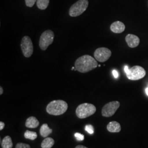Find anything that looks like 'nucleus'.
<instances>
[{
    "label": "nucleus",
    "mask_w": 148,
    "mask_h": 148,
    "mask_svg": "<svg viewBox=\"0 0 148 148\" xmlns=\"http://www.w3.org/2000/svg\"><path fill=\"white\" fill-rule=\"evenodd\" d=\"M98 63L95 59L89 55H84L76 59L75 63V68L81 73H88L95 69Z\"/></svg>",
    "instance_id": "nucleus-1"
},
{
    "label": "nucleus",
    "mask_w": 148,
    "mask_h": 148,
    "mask_svg": "<svg viewBox=\"0 0 148 148\" xmlns=\"http://www.w3.org/2000/svg\"><path fill=\"white\" fill-rule=\"evenodd\" d=\"M68 108L66 102L62 100L51 101L46 107V111L50 115L58 116L65 113Z\"/></svg>",
    "instance_id": "nucleus-2"
},
{
    "label": "nucleus",
    "mask_w": 148,
    "mask_h": 148,
    "mask_svg": "<svg viewBox=\"0 0 148 148\" xmlns=\"http://www.w3.org/2000/svg\"><path fill=\"white\" fill-rule=\"evenodd\" d=\"M125 71L127 78L133 81L141 79L146 75L145 69L140 66H134L129 69L127 65H126L125 66Z\"/></svg>",
    "instance_id": "nucleus-3"
},
{
    "label": "nucleus",
    "mask_w": 148,
    "mask_h": 148,
    "mask_svg": "<svg viewBox=\"0 0 148 148\" xmlns=\"http://www.w3.org/2000/svg\"><path fill=\"white\" fill-rule=\"evenodd\" d=\"M96 111V108L93 104L83 103L77 106L76 110V116L79 119H85L93 115Z\"/></svg>",
    "instance_id": "nucleus-4"
},
{
    "label": "nucleus",
    "mask_w": 148,
    "mask_h": 148,
    "mask_svg": "<svg viewBox=\"0 0 148 148\" xmlns=\"http://www.w3.org/2000/svg\"><path fill=\"white\" fill-rule=\"evenodd\" d=\"M88 6V0H79L70 7L69 10V15L72 17L80 16L86 11Z\"/></svg>",
    "instance_id": "nucleus-5"
},
{
    "label": "nucleus",
    "mask_w": 148,
    "mask_h": 148,
    "mask_svg": "<svg viewBox=\"0 0 148 148\" xmlns=\"http://www.w3.org/2000/svg\"><path fill=\"white\" fill-rule=\"evenodd\" d=\"M54 38V34L52 30H47L43 32L39 41V46L42 51L47 49L48 46L53 42Z\"/></svg>",
    "instance_id": "nucleus-6"
},
{
    "label": "nucleus",
    "mask_w": 148,
    "mask_h": 148,
    "mask_svg": "<svg viewBox=\"0 0 148 148\" xmlns=\"http://www.w3.org/2000/svg\"><path fill=\"white\" fill-rule=\"evenodd\" d=\"M120 106V102L113 101L107 103L103 106L101 110L102 116L106 117L112 116L116 112L117 110Z\"/></svg>",
    "instance_id": "nucleus-7"
},
{
    "label": "nucleus",
    "mask_w": 148,
    "mask_h": 148,
    "mask_svg": "<svg viewBox=\"0 0 148 148\" xmlns=\"http://www.w3.org/2000/svg\"><path fill=\"white\" fill-rule=\"evenodd\" d=\"M21 46L24 57L27 58L30 57L34 51L33 44L31 38L27 36H24L21 40Z\"/></svg>",
    "instance_id": "nucleus-8"
},
{
    "label": "nucleus",
    "mask_w": 148,
    "mask_h": 148,
    "mask_svg": "<svg viewBox=\"0 0 148 148\" xmlns=\"http://www.w3.org/2000/svg\"><path fill=\"white\" fill-rule=\"evenodd\" d=\"M111 51L105 47H101L97 49L94 53L95 59L99 62H105L111 57Z\"/></svg>",
    "instance_id": "nucleus-9"
},
{
    "label": "nucleus",
    "mask_w": 148,
    "mask_h": 148,
    "mask_svg": "<svg viewBox=\"0 0 148 148\" xmlns=\"http://www.w3.org/2000/svg\"><path fill=\"white\" fill-rule=\"evenodd\" d=\"M126 41L128 46L131 48H135L137 47L140 42L139 37L136 35L133 34H128L126 37Z\"/></svg>",
    "instance_id": "nucleus-10"
},
{
    "label": "nucleus",
    "mask_w": 148,
    "mask_h": 148,
    "mask_svg": "<svg viewBox=\"0 0 148 148\" xmlns=\"http://www.w3.org/2000/svg\"><path fill=\"white\" fill-rule=\"evenodd\" d=\"M110 29L111 32L114 33L120 34L125 31V25L121 21H115L111 24Z\"/></svg>",
    "instance_id": "nucleus-11"
},
{
    "label": "nucleus",
    "mask_w": 148,
    "mask_h": 148,
    "mask_svg": "<svg viewBox=\"0 0 148 148\" xmlns=\"http://www.w3.org/2000/svg\"><path fill=\"white\" fill-rule=\"evenodd\" d=\"M107 130L110 132H120L121 130V127L120 124L119 122L112 121L109 122L107 125Z\"/></svg>",
    "instance_id": "nucleus-12"
},
{
    "label": "nucleus",
    "mask_w": 148,
    "mask_h": 148,
    "mask_svg": "<svg viewBox=\"0 0 148 148\" xmlns=\"http://www.w3.org/2000/svg\"><path fill=\"white\" fill-rule=\"evenodd\" d=\"M39 125V121L34 116H31L27 119L25 122L26 127L30 128H35Z\"/></svg>",
    "instance_id": "nucleus-13"
},
{
    "label": "nucleus",
    "mask_w": 148,
    "mask_h": 148,
    "mask_svg": "<svg viewBox=\"0 0 148 148\" xmlns=\"http://www.w3.org/2000/svg\"><path fill=\"white\" fill-rule=\"evenodd\" d=\"M40 134L42 137L46 138L52 132V130L50 129L47 123H45L42 125L40 128Z\"/></svg>",
    "instance_id": "nucleus-14"
},
{
    "label": "nucleus",
    "mask_w": 148,
    "mask_h": 148,
    "mask_svg": "<svg viewBox=\"0 0 148 148\" xmlns=\"http://www.w3.org/2000/svg\"><path fill=\"white\" fill-rule=\"evenodd\" d=\"M54 144V140L53 138L50 137H46L41 143L42 148H51Z\"/></svg>",
    "instance_id": "nucleus-15"
},
{
    "label": "nucleus",
    "mask_w": 148,
    "mask_h": 148,
    "mask_svg": "<svg viewBox=\"0 0 148 148\" xmlns=\"http://www.w3.org/2000/svg\"><path fill=\"white\" fill-rule=\"evenodd\" d=\"M1 147L2 148H12L13 143L10 136H7L3 139L1 142Z\"/></svg>",
    "instance_id": "nucleus-16"
},
{
    "label": "nucleus",
    "mask_w": 148,
    "mask_h": 148,
    "mask_svg": "<svg viewBox=\"0 0 148 148\" xmlns=\"http://www.w3.org/2000/svg\"><path fill=\"white\" fill-rule=\"evenodd\" d=\"M49 3V0H37L36 5L40 10H45L47 8Z\"/></svg>",
    "instance_id": "nucleus-17"
},
{
    "label": "nucleus",
    "mask_w": 148,
    "mask_h": 148,
    "mask_svg": "<svg viewBox=\"0 0 148 148\" xmlns=\"http://www.w3.org/2000/svg\"><path fill=\"white\" fill-rule=\"evenodd\" d=\"M37 137V133L35 132H32V131L27 130L24 133V137L28 139L35 140L36 139Z\"/></svg>",
    "instance_id": "nucleus-18"
},
{
    "label": "nucleus",
    "mask_w": 148,
    "mask_h": 148,
    "mask_svg": "<svg viewBox=\"0 0 148 148\" xmlns=\"http://www.w3.org/2000/svg\"><path fill=\"white\" fill-rule=\"evenodd\" d=\"M85 130L87 132L90 134H92L94 133V128L90 125H86L85 127Z\"/></svg>",
    "instance_id": "nucleus-19"
},
{
    "label": "nucleus",
    "mask_w": 148,
    "mask_h": 148,
    "mask_svg": "<svg viewBox=\"0 0 148 148\" xmlns=\"http://www.w3.org/2000/svg\"><path fill=\"white\" fill-rule=\"evenodd\" d=\"M25 1L27 7H32L35 5V2H37V0H25Z\"/></svg>",
    "instance_id": "nucleus-20"
},
{
    "label": "nucleus",
    "mask_w": 148,
    "mask_h": 148,
    "mask_svg": "<svg viewBox=\"0 0 148 148\" xmlns=\"http://www.w3.org/2000/svg\"><path fill=\"white\" fill-rule=\"evenodd\" d=\"M16 148H30V146L27 144L19 143L16 145Z\"/></svg>",
    "instance_id": "nucleus-21"
},
{
    "label": "nucleus",
    "mask_w": 148,
    "mask_h": 148,
    "mask_svg": "<svg viewBox=\"0 0 148 148\" xmlns=\"http://www.w3.org/2000/svg\"><path fill=\"white\" fill-rule=\"evenodd\" d=\"M75 137L76 138V139L77 140H79V141H82V140H84V134H82L79 133H76L75 134Z\"/></svg>",
    "instance_id": "nucleus-22"
},
{
    "label": "nucleus",
    "mask_w": 148,
    "mask_h": 148,
    "mask_svg": "<svg viewBox=\"0 0 148 148\" xmlns=\"http://www.w3.org/2000/svg\"><path fill=\"white\" fill-rule=\"evenodd\" d=\"M112 74H113V75H114V76L115 78H117V77H118L119 74H118V72L116 70H114L112 71Z\"/></svg>",
    "instance_id": "nucleus-23"
},
{
    "label": "nucleus",
    "mask_w": 148,
    "mask_h": 148,
    "mask_svg": "<svg viewBox=\"0 0 148 148\" xmlns=\"http://www.w3.org/2000/svg\"><path fill=\"white\" fill-rule=\"evenodd\" d=\"M5 126V124L4 122L2 121L0 122V130L1 131H2L4 128Z\"/></svg>",
    "instance_id": "nucleus-24"
},
{
    "label": "nucleus",
    "mask_w": 148,
    "mask_h": 148,
    "mask_svg": "<svg viewBox=\"0 0 148 148\" xmlns=\"http://www.w3.org/2000/svg\"><path fill=\"white\" fill-rule=\"evenodd\" d=\"M75 148H87V147H86L85 146H84V145H77V147H76Z\"/></svg>",
    "instance_id": "nucleus-25"
},
{
    "label": "nucleus",
    "mask_w": 148,
    "mask_h": 148,
    "mask_svg": "<svg viewBox=\"0 0 148 148\" xmlns=\"http://www.w3.org/2000/svg\"><path fill=\"white\" fill-rule=\"evenodd\" d=\"M3 92V90L2 87H0V95H2Z\"/></svg>",
    "instance_id": "nucleus-26"
},
{
    "label": "nucleus",
    "mask_w": 148,
    "mask_h": 148,
    "mask_svg": "<svg viewBox=\"0 0 148 148\" xmlns=\"http://www.w3.org/2000/svg\"><path fill=\"white\" fill-rule=\"evenodd\" d=\"M145 92H146V94H147L148 96V87L145 89Z\"/></svg>",
    "instance_id": "nucleus-27"
}]
</instances>
